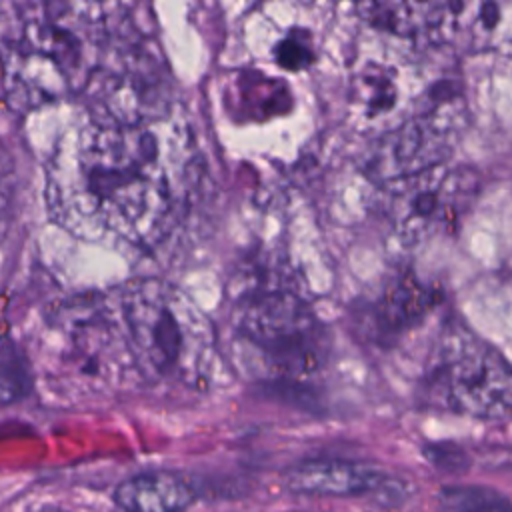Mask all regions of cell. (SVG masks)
I'll return each instance as SVG.
<instances>
[{
    "mask_svg": "<svg viewBox=\"0 0 512 512\" xmlns=\"http://www.w3.org/2000/svg\"><path fill=\"white\" fill-rule=\"evenodd\" d=\"M148 126L88 122L66 132L46 168V202L56 224L86 240L134 246L170 228L184 164Z\"/></svg>",
    "mask_w": 512,
    "mask_h": 512,
    "instance_id": "6da1fadb",
    "label": "cell"
},
{
    "mask_svg": "<svg viewBox=\"0 0 512 512\" xmlns=\"http://www.w3.org/2000/svg\"><path fill=\"white\" fill-rule=\"evenodd\" d=\"M106 6L0 4V68L6 102L28 112L88 88L108 42Z\"/></svg>",
    "mask_w": 512,
    "mask_h": 512,
    "instance_id": "7a4b0ae2",
    "label": "cell"
},
{
    "mask_svg": "<svg viewBox=\"0 0 512 512\" xmlns=\"http://www.w3.org/2000/svg\"><path fill=\"white\" fill-rule=\"evenodd\" d=\"M138 380L200 388L216 362L208 318L178 288L130 280L106 294Z\"/></svg>",
    "mask_w": 512,
    "mask_h": 512,
    "instance_id": "3957f363",
    "label": "cell"
},
{
    "mask_svg": "<svg viewBox=\"0 0 512 512\" xmlns=\"http://www.w3.org/2000/svg\"><path fill=\"white\" fill-rule=\"evenodd\" d=\"M232 318L248 360L274 380L296 382L328 358L324 326L294 290L274 280L242 290Z\"/></svg>",
    "mask_w": 512,
    "mask_h": 512,
    "instance_id": "277c9868",
    "label": "cell"
},
{
    "mask_svg": "<svg viewBox=\"0 0 512 512\" xmlns=\"http://www.w3.org/2000/svg\"><path fill=\"white\" fill-rule=\"evenodd\" d=\"M426 390L434 404L458 414L482 420L512 414V366L466 332L442 338L426 370Z\"/></svg>",
    "mask_w": 512,
    "mask_h": 512,
    "instance_id": "5b68a950",
    "label": "cell"
},
{
    "mask_svg": "<svg viewBox=\"0 0 512 512\" xmlns=\"http://www.w3.org/2000/svg\"><path fill=\"white\" fill-rule=\"evenodd\" d=\"M464 126L462 94L442 82L430 88L418 112L386 130L366 156V170L378 180H400L444 164Z\"/></svg>",
    "mask_w": 512,
    "mask_h": 512,
    "instance_id": "8992f818",
    "label": "cell"
},
{
    "mask_svg": "<svg viewBox=\"0 0 512 512\" xmlns=\"http://www.w3.org/2000/svg\"><path fill=\"white\" fill-rule=\"evenodd\" d=\"M478 194V174L468 166H434L390 182L386 218L404 244L446 234L462 222Z\"/></svg>",
    "mask_w": 512,
    "mask_h": 512,
    "instance_id": "52a82bcc",
    "label": "cell"
},
{
    "mask_svg": "<svg viewBox=\"0 0 512 512\" xmlns=\"http://www.w3.org/2000/svg\"><path fill=\"white\" fill-rule=\"evenodd\" d=\"M86 90L94 108L92 122L108 126H148L158 122L170 104L162 66L148 50L136 46L102 60Z\"/></svg>",
    "mask_w": 512,
    "mask_h": 512,
    "instance_id": "ba28073f",
    "label": "cell"
},
{
    "mask_svg": "<svg viewBox=\"0 0 512 512\" xmlns=\"http://www.w3.org/2000/svg\"><path fill=\"white\" fill-rule=\"evenodd\" d=\"M426 38L512 56V2H430Z\"/></svg>",
    "mask_w": 512,
    "mask_h": 512,
    "instance_id": "9c48e42d",
    "label": "cell"
},
{
    "mask_svg": "<svg viewBox=\"0 0 512 512\" xmlns=\"http://www.w3.org/2000/svg\"><path fill=\"white\" fill-rule=\"evenodd\" d=\"M284 482L296 494L312 496H360L378 494L380 500H402L404 484L388 478L382 470L340 458H314L292 466Z\"/></svg>",
    "mask_w": 512,
    "mask_h": 512,
    "instance_id": "30bf717a",
    "label": "cell"
},
{
    "mask_svg": "<svg viewBox=\"0 0 512 512\" xmlns=\"http://www.w3.org/2000/svg\"><path fill=\"white\" fill-rule=\"evenodd\" d=\"M436 304V292L410 272L390 278L358 316L368 338L386 344L420 324Z\"/></svg>",
    "mask_w": 512,
    "mask_h": 512,
    "instance_id": "8fae6325",
    "label": "cell"
},
{
    "mask_svg": "<svg viewBox=\"0 0 512 512\" xmlns=\"http://www.w3.org/2000/svg\"><path fill=\"white\" fill-rule=\"evenodd\" d=\"M194 498V486L166 470L130 476L114 490V500L124 512H184Z\"/></svg>",
    "mask_w": 512,
    "mask_h": 512,
    "instance_id": "7c38bea8",
    "label": "cell"
},
{
    "mask_svg": "<svg viewBox=\"0 0 512 512\" xmlns=\"http://www.w3.org/2000/svg\"><path fill=\"white\" fill-rule=\"evenodd\" d=\"M356 10L370 26L396 36L418 38L428 34L430 2H364Z\"/></svg>",
    "mask_w": 512,
    "mask_h": 512,
    "instance_id": "4fadbf2b",
    "label": "cell"
},
{
    "mask_svg": "<svg viewBox=\"0 0 512 512\" xmlns=\"http://www.w3.org/2000/svg\"><path fill=\"white\" fill-rule=\"evenodd\" d=\"M438 502L444 512H512V500L488 486H442Z\"/></svg>",
    "mask_w": 512,
    "mask_h": 512,
    "instance_id": "5bb4252c",
    "label": "cell"
},
{
    "mask_svg": "<svg viewBox=\"0 0 512 512\" xmlns=\"http://www.w3.org/2000/svg\"><path fill=\"white\" fill-rule=\"evenodd\" d=\"M356 100L368 118L390 112L398 102V86L382 66H366L356 80Z\"/></svg>",
    "mask_w": 512,
    "mask_h": 512,
    "instance_id": "9a60e30c",
    "label": "cell"
},
{
    "mask_svg": "<svg viewBox=\"0 0 512 512\" xmlns=\"http://www.w3.org/2000/svg\"><path fill=\"white\" fill-rule=\"evenodd\" d=\"M274 58L280 66L288 70H300L308 66L314 58L312 44L304 32H290L286 34L274 48Z\"/></svg>",
    "mask_w": 512,
    "mask_h": 512,
    "instance_id": "2e32d148",
    "label": "cell"
},
{
    "mask_svg": "<svg viewBox=\"0 0 512 512\" xmlns=\"http://www.w3.org/2000/svg\"><path fill=\"white\" fill-rule=\"evenodd\" d=\"M26 376L24 368L8 354L6 350L0 352V404L14 402L26 392Z\"/></svg>",
    "mask_w": 512,
    "mask_h": 512,
    "instance_id": "e0dca14e",
    "label": "cell"
},
{
    "mask_svg": "<svg viewBox=\"0 0 512 512\" xmlns=\"http://www.w3.org/2000/svg\"><path fill=\"white\" fill-rule=\"evenodd\" d=\"M424 456H426V460H428L434 468H438V470H442V472H452V474H456V472H462V470L468 468V456H466V452H464L460 446L450 444V442L428 444V446L424 448Z\"/></svg>",
    "mask_w": 512,
    "mask_h": 512,
    "instance_id": "ac0fdd59",
    "label": "cell"
},
{
    "mask_svg": "<svg viewBox=\"0 0 512 512\" xmlns=\"http://www.w3.org/2000/svg\"><path fill=\"white\" fill-rule=\"evenodd\" d=\"M14 190H16V174H14V164L10 154L0 142V224L8 218V212L12 208L14 200Z\"/></svg>",
    "mask_w": 512,
    "mask_h": 512,
    "instance_id": "d6986e66",
    "label": "cell"
},
{
    "mask_svg": "<svg viewBox=\"0 0 512 512\" xmlns=\"http://www.w3.org/2000/svg\"><path fill=\"white\" fill-rule=\"evenodd\" d=\"M28 512H70V510H66V508L58 506V504H38V506L30 508Z\"/></svg>",
    "mask_w": 512,
    "mask_h": 512,
    "instance_id": "ffe728a7",
    "label": "cell"
}]
</instances>
